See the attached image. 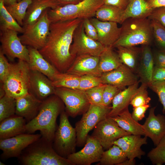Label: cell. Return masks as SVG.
<instances>
[{
  "mask_svg": "<svg viewBox=\"0 0 165 165\" xmlns=\"http://www.w3.org/2000/svg\"><path fill=\"white\" fill-rule=\"evenodd\" d=\"M83 19L51 22L44 46L38 50L44 58L60 72H65L76 57L70 49L75 30Z\"/></svg>",
  "mask_w": 165,
  "mask_h": 165,
  "instance_id": "6da1fadb",
  "label": "cell"
},
{
  "mask_svg": "<svg viewBox=\"0 0 165 165\" xmlns=\"http://www.w3.org/2000/svg\"><path fill=\"white\" fill-rule=\"evenodd\" d=\"M64 103L56 95H51L42 101L36 116L27 123L26 133L33 134L39 130L42 137L52 142L57 127V119L64 110Z\"/></svg>",
  "mask_w": 165,
  "mask_h": 165,
  "instance_id": "7a4b0ae2",
  "label": "cell"
},
{
  "mask_svg": "<svg viewBox=\"0 0 165 165\" xmlns=\"http://www.w3.org/2000/svg\"><path fill=\"white\" fill-rule=\"evenodd\" d=\"M119 38L112 48L119 46H150L153 41L151 20L148 17H130L122 24Z\"/></svg>",
  "mask_w": 165,
  "mask_h": 165,
  "instance_id": "3957f363",
  "label": "cell"
},
{
  "mask_svg": "<svg viewBox=\"0 0 165 165\" xmlns=\"http://www.w3.org/2000/svg\"><path fill=\"white\" fill-rule=\"evenodd\" d=\"M18 158L23 165H73L56 152L52 142L42 137L24 149Z\"/></svg>",
  "mask_w": 165,
  "mask_h": 165,
  "instance_id": "277c9868",
  "label": "cell"
},
{
  "mask_svg": "<svg viewBox=\"0 0 165 165\" xmlns=\"http://www.w3.org/2000/svg\"><path fill=\"white\" fill-rule=\"evenodd\" d=\"M104 0H83L74 4L59 6L48 10L51 22L95 16L96 11L104 4Z\"/></svg>",
  "mask_w": 165,
  "mask_h": 165,
  "instance_id": "5b68a950",
  "label": "cell"
},
{
  "mask_svg": "<svg viewBox=\"0 0 165 165\" xmlns=\"http://www.w3.org/2000/svg\"><path fill=\"white\" fill-rule=\"evenodd\" d=\"M30 72L26 61L18 60L10 63L9 73L2 83L6 94L16 99L29 93Z\"/></svg>",
  "mask_w": 165,
  "mask_h": 165,
  "instance_id": "8992f818",
  "label": "cell"
},
{
  "mask_svg": "<svg viewBox=\"0 0 165 165\" xmlns=\"http://www.w3.org/2000/svg\"><path fill=\"white\" fill-rule=\"evenodd\" d=\"M65 111L60 115L59 124L55 132L52 143L53 147L61 156L67 158L75 151L76 132L70 124Z\"/></svg>",
  "mask_w": 165,
  "mask_h": 165,
  "instance_id": "52a82bcc",
  "label": "cell"
},
{
  "mask_svg": "<svg viewBox=\"0 0 165 165\" xmlns=\"http://www.w3.org/2000/svg\"><path fill=\"white\" fill-rule=\"evenodd\" d=\"M111 109L109 106L90 104L87 111L75 124L77 146L80 147L85 145L89 133L100 122L107 117Z\"/></svg>",
  "mask_w": 165,
  "mask_h": 165,
  "instance_id": "ba28073f",
  "label": "cell"
},
{
  "mask_svg": "<svg viewBox=\"0 0 165 165\" xmlns=\"http://www.w3.org/2000/svg\"><path fill=\"white\" fill-rule=\"evenodd\" d=\"M49 9L45 10L34 23L23 27L24 31L19 38L23 45L38 50L44 46L51 23L48 15Z\"/></svg>",
  "mask_w": 165,
  "mask_h": 165,
  "instance_id": "9c48e42d",
  "label": "cell"
},
{
  "mask_svg": "<svg viewBox=\"0 0 165 165\" xmlns=\"http://www.w3.org/2000/svg\"><path fill=\"white\" fill-rule=\"evenodd\" d=\"M54 94L65 105V112L68 116L73 118L83 114L90 105L85 92L79 89L55 88Z\"/></svg>",
  "mask_w": 165,
  "mask_h": 165,
  "instance_id": "30bf717a",
  "label": "cell"
},
{
  "mask_svg": "<svg viewBox=\"0 0 165 165\" xmlns=\"http://www.w3.org/2000/svg\"><path fill=\"white\" fill-rule=\"evenodd\" d=\"M82 20L74 32L70 53L75 57L84 55L99 57L106 47L98 41L91 39L86 35Z\"/></svg>",
  "mask_w": 165,
  "mask_h": 165,
  "instance_id": "8fae6325",
  "label": "cell"
},
{
  "mask_svg": "<svg viewBox=\"0 0 165 165\" xmlns=\"http://www.w3.org/2000/svg\"><path fill=\"white\" fill-rule=\"evenodd\" d=\"M131 134L119 127L110 117H107L94 128L91 136L101 144L104 149L107 150L119 138Z\"/></svg>",
  "mask_w": 165,
  "mask_h": 165,
  "instance_id": "7c38bea8",
  "label": "cell"
},
{
  "mask_svg": "<svg viewBox=\"0 0 165 165\" xmlns=\"http://www.w3.org/2000/svg\"><path fill=\"white\" fill-rule=\"evenodd\" d=\"M0 31V50L4 54L11 60L17 58L28 62V48L22 43L17 35L18 33L11 30Z\"/></svg>",
  "mask_w": 165,
  "mask_h": 165,
  "instance_id": "4fadbf2b",
  "label": "cell"
},
{
  "mask_svg": "<svg viewBox=\"0 0 165 165\" xmlns=\"http://www.w3.org/2000/svg\"><path fill=\"white\" fill-rule=\"evenodd\" d=\"M41 137L40 134L25 133L10 138L0 139V149L2 152L1 158L6 160L18 158L24 149Z\"/></svg>",
  "mask_w": 165,
  "mask_h": 165,
  "instance_id": "5bb4252c",
  "label": "cell"
},
{
  "mask_svg": "<svg viewBox=\"0 0 165 165\" xmlns=\"http://www.w3.org/2000/svg\"><path fill=\"white\" fill-rule=\"evenodd\" d=\"M104 149L97 139L88 135L84 147L69 155L67 159L73 165H90L100 161Z\"/></svg>",
  "mask_w": 165,
  "mask_h": 165,
  "instance_id": "9a60e30c",
  "label": "cell"
},
{
  "mask_svg": "<svg viewBox=\"0 0 165 165\" xmlns=\"http://www.w3.org/2000/svg\"><path fill=\"white\" fill-rule=\"evenodd\" d=\"M102 83L125 89L139 81L137 75L124 64L100 76Z\"/></svg>",
  "mask_w": 165,
  "mask_h": 165,
  "instance_id": "2e32d148",
  "label": "cell"
},
{
  "mask_svg": "<svg viewBox=\"0 0 165 165\" xmlns=\"http://www.w3.org/2000/svg\"><path fill=\"white\" fill-rule=\"evenodd\" d=\"M156 108L149 109L148 116L142 125L144 136L150 138L155 146L165 136V116L160 114L156 115Z\"/></svg>",
  "mask_w": 165,
  "mask_h": 165,
  "instance_id": "e0dca14e",
  "label": "cell"
},
{
  "mask_svg": "<svg viewBox=\"0 0 165 165\" xmlns=\"http://www.w3.org/2000/svg\"><path fill=\"white\" fill-rule=\"evenodd\" d=\"M55 88L52 81L42 73L31 70L29 93L42 101L54 94Z\"/></svg>",
  "mask_w": 165,
  "mask_h": 165,
  "instance_id": "ac0fdd59",
  "label": "cell"
},
{
  "mask_svg": "<svg viewBox=\"0 0 165 165\" xmlns=\"http://www.w3.org/2000/svg\"><path fill=\"white\" fill-rule=\"evenodd\" d=\"M90 20L96 28L98 36L97 41L105 47H112L118 39L121 31L117 23L103 21L96 18Z\"/></svg>",
  "mask_w": 165,
  "mask_h": 165,
  "instance_id": "d6986e66",
  "label": "cell"
},
{
  "mask_svg": "<svg viewBox=\"0 0 165 165\" xmlns=\"http://www.w3.org/2000/svg\"><path fill=\"white\" fill-rule=\"evenodd\" d=\"M99 58V56L89 55L77 56L65 72L79 76L89 74L100 76L98 69Z\"/></svg>",
  "mask_w": 165,
  "mask_h": 165,
  "instance_id": "ffe728a7",
  "label": "cell"
},
{
  "mask_svg": "<svg viewBox=\"0 0 165 165\" xmlns=\"http://www.w3.org/2000/svg\"><path fill=\"white\" fill-rule=\"evenodd\" d=\"M147 137L141 135L129 134L122 137L115 141L113 145L119 147L125 153L128 159H141L145 154L141 146L147 143Z\"/></svg>",
  "mask_w": 165,
  "mask_h": 165,
  "instance_id": "44dd1931",
  "label": "cell"
},
{
  "mask_svg": "<svg viewBox=\"0 0 165 165\" xmlns=\"http://www.w3.org/2000/svg\"><path fill=\"white\" fill-rule=\"evenodd\" d=\"M16 99L15 114L24 118L27 123L37 115L42 101L30 93Z\"/></svg>",
  "mask_w": 165,
  "mask_h": 165,
  "instance_id": "7402d4cb",
  "label": "cell"
},
{
  "mask_svg": "<svg viewBox=\"0 0 165 165\" xmlns=\"http://www.w3.org/2000/svg\"><path fill=\"white\" fill-rule=\"evenodd\" d=\"M153 51L149 45L141 47V52L136 74L141 83L148 86L152 82L154 67Z\"/></svg>",
  "mask_w": 165,
  "mask_h": 165,
  "instance_id": "603a6c76",
  "label": "cell"
},
{
  "mask_svg": "<svg viewBox=\"0 0 165 165\" xmlns=\"http://www.w3.org/2000/svg\"><path fill=\"white\" fill-rule=\"evenodd\" d=\"M28 48L29 59L28 63L30 70L38 71L52 81L59 72L44 58L38 50L29 46Z\"/></svg>",
  "mask_w": 165,
  "mask_h": 165,
  "instance_id": "cb8c5ba5",
  "label": "cell"
},
{
  "mask_svg": "<svg viewBox=\"0 0 165 165\" xmlns=\"http://www.w3.org/2000/svg\"><path fill=\"white\" fill-rule=\"evenodd\" d=\"M139 80L118 94L113 99L111 110L107 117H113L128 108L131 100L139 87Z\"/></svg>",
  "mask_w": 165,
  "mask_h": 165,
  "instance_id": "d4e9b609",
  "label": "cell"
},
{
  "mask_svg": "<svg viewBox=\"0 0 165 165\" xmlns=\"http://www.w3.org/2000/svg\"><path fill=\"white\" fill-rule=\"evenodd\" d=\"M0 122V139L10 138L26 133V120L16 114Z\"/></svg>",
  "mask_w": 165,
  "mask_h": 165,
  "instance_id": "484cf974",
  "label": "cell"
},
{
  "mask_svg": "<svg viewBox=\"0 0 165 165\" xmlns=\"http://www.w3.org/2000/svg\"><path fill=\"white\" fill-rule=\"evenodd\" d=\"M59 6L55 0H32L27 10L23 27L34 23L46 9Z\"/></svg>",
  "mask_w": 165,
  "mask_h": 165,
  "instance_id": "4316f807",
  "label": "cell"
},
{
  "mask_svg": "<svg viewBox=\"0 0 165 165\" xmlns=\"http://www.w3.org/2000/svg\"><path fill=\"white\" fill-rule=\"evenodd\" d=\"M116 48L117 49L116 52L123 64L136 73L140 58L141 47L119 46Z\"/></svg>",
  "mask_w": 165,
  "mask_h": 165,
  "instance_id": "83f0119b",
  "label": "cell"
},
{
  "mask_svg": "<svg viewBox=\"0 0 165 165\" xmlns=\"http://www.w3.org/2000/svg\"><path fill=\"white\" fill-rule=\"evenodd\" d=\"M111 118L117 123L120 127L130 134L144 136L142 125L133 118L128 108L118 115Z\"/></svg>",
  "mask_w": 165,
  "mask_h": 165,
  "instance_id": "f1b7e54d",
  "label": "cell"
},
{
  "mask_svg": "<svg viewBox=\"0 0 165 165\" xmlns=\"http://www.w3.org/2000/svg\"><path fill=\"white\" fill-rule=\"evenodd\" d=\"M113 48L106 47L99 56L98 69L101 75L115 69L123 64L117 52Z\"/></svg>",
  "mask_w": 165,
  "mask_h": 165,
  "instance_id": "f546056e",
  "label": "cell"
},
{
  "mask_svg": "<svg viewBox=\"0 0 165 165\" xmlns=\"http://www.w3.org/2000/svg\"><path fill=\"white\" fill-rule=\"evenodd\" d=\"M153 10L145 0H128L127 6L124 10L123 22L130 17H148Z\"/></svg>",
  "mask_w": 165,
  "mask_h": 165,
  "instance_id": "4dcf8cb0",
  "label": "cell"
},
{
  "mask_svg": "<svg viewBox=\"0 0 165 165\" xmlns=\"http://www.w3.org/2000/svg\"><path fill=\"white\" fill-rule=\"evenodd\" d=\"M124 10L112 6L104 4L96 11L95 16L103 21L122 24L123 22Z\"/></svg>",
  "mask_w": 165,
  "mask_h": 165,
  "instance_id": "1f68e13d",
  "label": "cell"
},
{
  "mask_svg": "<svg viewBox=\"0 0 165 165\" xmlns=\"http://www.w3.org/2000/svg\"><path fill=\"white\" fill-rule=\"evenodd\" d=\"M127 159L122 149L118 146L113 145L110 148L104 151L100 160L101 165H119Z\"/></svg>",
  "mask_w": 165,
  "mask_h": 165,
  "instance_id": "d6a6232c",
  "label": "cell"
},
{
  "mask_svg": "<svg viewBox=\"0 0 165 165\" xmlns=\"http://www.w3.org/2000/svg\"><path fill=\"white\" fill-rule=\"evenodd\" d=\"M0 29L1 31L11 30L21 33L24 31L23 27L9 13L2 0H0Z\"/></svg>",
  "mask_w": 165,
  "mask_h": 165,
  "instance_id": "836d02e7",
  "label": "cell"
},
{
  "mask_svg": "<svg viewBox=\"0 0 165 165\" xmlns=\"http://www.w3.org/2000/svg\"><path fill=\"white\" fill-rule=\"evenodd\" d=\"M80 78V76L73 74L59 72L55 75L52 83L55 88L78 89Z\"/></svg>",
  "mask_w": 165,
  "mask_h": 165,
  "instance_id": "e575fe53",
  "label": "cell"
},
{
  "mask_svg": "<svg viewBox=\"0 0 165 165\" xmlns=\"http://www.w3.org/2000/svg\"><path fill=\"white\" fill-rule=\"evenodd\" d=\"M32 0H21L12 5L6 6L10 14L17 23L23 26L27 10Z\"/></svg>",
  "mask_w": 165,
  "mask_h": 165,
  "instance_id": "d590c367",
  "label": "cell"
},
{
  "mask_svg": "<svg viewBox=\"0 0 165 165\" xmlns=\"http://www.w3.org/2000/svg\"><path fill=\"white\" fill-rule=\"evenodd\" d=\"M16 99L6 94L0 98V122L16 114Z\"/></svg>",
  "mask_w": 165,
  "mask_h": 165,
  "instance_id": "8d00e7d4",
  "label": "cell"
},
{
  "mask_svg": "<svg viewBox=\"0 0 165 165\" xmlns=\"http://www.w3.org/2000/svg\"><path fill=\"white\" fill-rule=\"evenodd\" d=\"M151 21L153 41L157 50L165 52V28L158 22L152 20Z\"/></svg>",
  "mask_w": 165,
  "mask_h": 165,
  "instance_id": "74e56055",
  "label": "cell"
},
{
  "mask_svg": "<svg viewBox=\"0 0 165 165\" xmlns=\"http://www.w3.org/2000/svg\"><path fill=\"white\" fill-rule=\"evenodd\" d=\"M156 147L147 154V156L153 165H162L165 163V136Z\"/></svg>",
  "mask_w": 165,
  "mask_h": 165,
  "instance_id": "f35d334b",
  "label": "cell"
},
{
  "mask_svg": "<svg viewBox=\"0 0 165 165\" xmlns=\"http://www.w3.org/2000/svg\"><path fill=\"white\" fill-rule=\"evenodd\" d=\"M148 87L146 84L141 83L133 96L130 105L134 107L149 104L151 98L148 96Z\"/></svg>",
  "mask_w": 165,
  "mask_h": 165,
  "instance_id": "ab89813d",
  "label": "cell"
},
{
  "mask_svg": "<svg viewBox=\"0 0 165 165\" xmlns=\"http://www.w3.org/2000/svg\"><path fill=\"white\" fill-rule=\"evenodd\" d=\"M106 85L103 84L85 91L90 104L104 106L103 104V94Z\"/></svg>",
  "mask_w": 165,
  "mask_h": 165,
  "instance_id": "60d3db41",
  "label": "cell"
},
{
  "mask_svg": "<svg viewBox=\"0 0 165 165\" xmlns=\"http://www.w3.org/2000/svg\"><path fill=\"white\" fill-rule=\"evenodd\" d=\"M103 84L100 76L89 74L80 76L78 89L85 91Z\"/></svg>",
  "mask_w": 165,
  "mask_h": 165,
  "instance_id": "b9f144b4",
  "label": "cell"
},
{
  "mask_svg": "<svg viewBox=\"0 0 165 165\" xmlns=\"http://www.w3.org/2000/svg\"><path fill=\"white\" fill-rule=\"evenodd\" d=\"M125 89L112 85L106 84L103 94V105L109 106L112 103L113 99L116 95Z\"/></svg>",
  "mask_w": 165,
  "mask_h": 165,
  "instance_id": "7bdbcfd3",
  "label": "cell"
},
{
  "mask_svg": "<svg viewBox=\"0 0 165 165\" xmlns=\"http://www.w3.org/2000/svg\"><path fill=\"white\" fill-rule=\"evenodd\" d=\"M148 87L158 96L159 101L163 106V112L165 113V80L152 82Z\"/></svg>",
  "mask_w": 165,
  "mask_h": 165,
  "instance_id": "ee69618b",
  "label": "cell"
},
{
  "mask_svg": "<svg viewBox=\"0 0 165 165\" xmlns=\"http://www.w3.org/2000/svg\"><path fill=\"white\" fill-rule=\"evenodd\" d=\"M9 63L1 50H0V81L3 83L7 76L10 69Z\"/></svg>",
  "mask_w": 165,
  "mask_h": 165,
  "instance_id": "f6af8a7d",
  "label": "cell"
},
{
  "mask_svg": "<svg viewBox=\"0 0 165 165\" xmlns=\"http://www.w3.org/2000/svg\"><path fill=\"white\" fill-rule=\"evenodd\" d=\"M148 17L150 20L158 22L165 28V6L153 9Z\"/></svg>",
  "mask_w": 165,
  "mask_h": 165,
  "instance_id": "bcb514c9",
  "label": "cell"
},
{
  "mask_svg": "<svg viewBox=\"0 0 165 165\" xmlns=\"http://www.w3.org/2000/svg\"><path fill=\"white\" fill-rule=\"evenodd\" d=\"M82 22L86 35L91 39L97 41L98 36L97 30L90 21V18L83 19Z\"/></svg>",
  "mask_w": 165,
  "mask_h": 165,
  "instance_id": "7dc6e473",
  "label": "cell"
},
{
  "mask_svg": "<svg viewBox=\"0 0 165 165\" xmlns=\"http://www.w3.org/2000/svg\"><path fill=\"white\" fill-rule=\"evenodd\" d=\"M150 106L149 104L133 107L131 114L133 118L137 122L142 120L145 117V114L147 110Z\"/></svg>",
  "mask_w": 165,
  "mask_h": 165,
  "instance_id": "c3c4849f",
  "label": "cell"
},
{
  "mask_svg": "<svg viewBox=\"0 0 165 165\" xmlns=\"http://www.w3.org/2000/svg\"><path fill=\"white\" fill-rule=\"evenodd\" d=\"M155 66L165 68V52L157 49L153 52Z\"/></svg>",
  "mask_w": 165,
  "mask_h": 165,
  "instance_id": "681fc988",
  "label": "cell"
},
{
  "mask_svg": "<svg viewBox=\"0 0 165 165\" xmlns=\"http://www.w3.org/2000/svg\"><path fill=\"white\" fill-rule=\"evenodd\" d=\"M165 80V68L154 66L152 77V82Z\"/></svg>",
  "mask_w": 165,
  "mask_h": 165,
  "instance_id": "f907efd6",
  "label": "cell"
},
{
  "mask_svg": "<svg viewBox=\"0 0 165 165\" xmlns=\"http://www.w3.org/2000/svg\"><path fill=\"white\" fill-rule=\"evenodd\" d=\"M128 0H104V4L112 6L124 10L126 8Z\"/></svg>",
  "mask_w": 165,
  "mask_h": 165,
  "instance_id": "816d5d0a",
  "label": "cell"
},
{
  "mask_svg": "<svg viewBox=\"0 0 165 165\" xmlns=\"http://www.w3.org/2000/svg\"><path fill=\"white\" fill-rule=\"evenodd\" d=\"M149 6L152 9L165 6V0H145Z\"/></svg>",
  "mask_w": 165,
  "mask_h": 165,
  "instance_id": "f5cc1de1",
  "label": "cell"
},
{
  "mask_svg": "<svg viewBox=\"0 0 165 165\" xmlns=\"http://www.w3.org/2000/svg\"><path fill=\"white\" fill-rule=\"evenodd\" d=\"M59 5L62 6L68 4H74L78 3L83 0H55Z\"/></svg>",
  "mask_w": 165,
  "mask_h": 165,
  "instance_id": "db71d44e",
  "label": "cell"
},
{
  "mask_svg": "<svg viewBox=\"0 0 165 165\" xmlns=\"http://www.w3.org/2000/svg\"><path fill=\"white\" fill-rule=\"evenodd\" d=\"M136 161L135 159L127 160L120 163L119 165H134L135 164Z\"/></svg>",
  "mask_w": 165,
  "mask_h": 165,
  "instance_id": "11a10c76",
  "label": "cell"
},
{
  "mask_svg": "<svg viewBox=\"0 0 165 165\" xmlns=\"http://www.w3.org/2000/svg\"><path fill=\"white\" fill-rule=\"evenodd\" d=\"M5 6H9L14 4L18 2V0H2Z\"/></svg>",
  "mask_w": 165,
  "mask_h": 165,
  "instance_id": "9f6ffc18",
  "label": "cell"
},
{
  "mask_svg": "<svg viewBox=\"0 0 165 165\" xmlns=\"http://www.w3.org/2000/svg\"><path fill=\"white\" fill-rule=\"evenodd\" d=\"M0 165H5L1 161H0Z\"/></svg>",
  "mask_w": 165,
  "mask_h": 165,
  "instance_id": "6f0895ef",
  "label": "cell"
},
{
  "mask_svg": "<svg viewBox=\"0 0 165 165\" xmlns=\"http://www.w3.org/2000/svg\"><path fill=\"white\" fill-rule=\"evenodd\" d=\"M20 0H18V2H19V1H20Z\"/></svg>",
  "mask_w": 165,
  "mask_h": 165,
  "instance_id": "680465c9",
  "label": "cell"
}]
</instances>
